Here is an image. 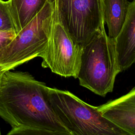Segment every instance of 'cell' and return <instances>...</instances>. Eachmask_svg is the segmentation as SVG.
<instances>
[{
    "mask_svg": "<svg viewBox=\"0 0 135 135\" xmlns=\"http://www.w3.org/2000/svg\"><path fill=\"white\" fill-rule=\"evenodd\" d=\"M53 110L71 135H128L90 105L68 91L49 87Z\"/></svg>",
    "mask_w": 135,
    "mask_h": 135,
    "instance_id": "3957f363",
    "label": "cell"
},
{
    "mask_svg": "<svg viewBox=\"0 0 135 135\" xmlns=\"http://www.w3.org/2000/svg\"><path fill=\"white\" fill-rule=\"evenodd\" d=\"M82 48L55 18L47 46L41 57L42 66L61 76L77 78Z\"/></svg>",
    "mask_w": 135,
    "mask_h": 135,
    "instance_id": "8992f818",
    "label": "cell"
},
{
    "mask_svg": "<svg viewBox=\"0 0 135 135\" xmlns=\"http://www.w3.org/2000/svg\"><path fill=\"white\" fill-rule=\"evenodd\" d=\"M16 34L15 30L0 31V55L4 49L12 41Z\"/></svg>",
    "mask_w": 135,
    "mask_h": 135,
    "instance_id": "7c38bea8",
    "label": "cell"
},
{
    "mask_svg": "<svg viewBox=\"0 0 135 135\" xmlns=\"http://www.w3.org/2000/svg\"><path fill=\"white\" fill-rule=\"evenodd\" d=\"M114 42L121 72L135 63V0L130 2L126 19Z\"/></svg>",
    "mask_w": 135,
    "mask_h": 135,
    "instance_id": "ba28073f",
    "label": "cell"
},
{
    "mask_svg": "<svg viewBox=\"0 0 135 135\" xmlns=\"http://www.w3.org/2000/svg\"><path fill=\"white\" fill-rule=\"evenodd\" d=\"M55 20L53 0H49L36 15L16 33L0 55L3 71L14 69L36 57L47 46Z\"/></svg>",
    "mask_w": 135,
    "mask_h": 135,
    "instance_id": "277c9868",
    "label": "cell"
},
{
    "mask_svg": "<svg viewBox=\"0 0 135 135\" xmlns=\"http://www.w3.org/2000/svg\"><path fill=\"white\" fill-rule=\"evenodd\" d=\"M11 30L15 31V27L8 2L0 0V31Z\"/></svg>",
    "mask_w": 135,
    "mask_h": 135,
    "instance_id": "8fae6325",
    "label": "cell"
},
{
    "mask_svg": "<svg viewBox=\"0 0 135 135\" xmlns=\"http://www.w3.org/2000/svg\"><path fill=\"white\" fill-rule=\"evenodd\" d=\"M55 18L81 45L104 27L103 0H53Z\"/></svg>",
    "mask_w": 135,
    "mask_h": 135,
    "instance_id": "5b68a950",
    "label": "cell"
},
{
    "mask_svg": "<svg viewBox=\"0 0 135 135\" xmlns=\"http://www.w3.org/2000/svg\"><path fill=\"white\" fill-rule=\"evenodd\" d=\"M0 117L11 127L8 135H71L53 110L49 87L26 72L2 75Z\"/></svg>",
    "mask_w": 135,
    "mask_h": 135,
    "instance_id": "6da1fadb",
    "label": "cell"
},
{
    "mask_svg": "<svg viewBox=\"0 0 135 135\" xmlns=\"http://www.w3.org/2000/svg\"><path fill=\"white\" fill-rule=\"evenodd\" d=\"M0 134H1V129H0Z\"/></svg>",
    "mask_w": 135,
    "mask_h": 135,
    "instance_id": "5bb4252c",
    "label": "cell"
},
{
    "mask_svg": "<svg viewBox=\"0 0 135 135\" xmlns=\"http://www.w3.org/2000/svg\"><path fill=\"white\" fill-rule=\"evenodd\" d=\"M98 107L103 116L129 134L135 135V88L126 95Z\"/></svg>",
    "mask_w": 135,
    "mask_h": 135,
    "instance_id": "52a82bcc",
    "label": "cell"
},
{
    "mask_svg": "<svg viewBox=\"0 0 135 135\" xmlns=\"http://www.w3.org/2000/svg\"><path fill=\"white\" fill-rule=\"evenodd\" d=\"M130 2L128 0H103V20L108 36L115 40L125 22Z\"/></svg>",
    "mask_w": 135,
    "mask_h": 135,
    "instance_id": "9c48e42d",
    "label": "cell"
},
{
    "mask_svg": "<svg viewBox=\"0 0 135 135\" xmlns=\"http://www.w3.org/2000/svg\"><path fill=\"white\" fill-rule=\"evenodd\" d=\"M4 73V71H3L1 68H0V81H1V78L2 76V75L3 74V73Z\"/></svg>",
    "mask_w": 135,
    "mask_h": 135,
    "instance_id": "4fadbf2b",
    "label": "cell"
},
{
    "mask_svg": "<svg viewBox=\"0 0 135 135\" xmlns=\"http://www.w3.org/2000/svg\"><path fill=\"white\" fill-rule=\"evenodd\" d=\"M49 0H8L11 14L18 33L42 9Z\"/></svg>",
    "mask_w": 135,
    "mask_h": 135,
    "instance_id": "30bf717a",
    "label": "cell"
},
{
    "mask_svg": "<svg viewBox=\"0 0 135 135\" xmlns=\"http://www.w3.org/2000/svg\"><path fill=\"white\" fill-rule=\"evenodd\" d=\"M82 46L77 78L79 84L104 97L112 92L116 76L120 72L114 40L103 27Z\"/></svg>",
    "mask_w": 135,
    "mask_h": 135,
    "instance_id": "7a4b0ae2",
    "label": "cell"
}]
</instances>
